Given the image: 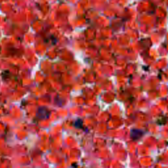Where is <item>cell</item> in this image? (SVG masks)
<instances>
[{
    "label": "cell",
    "instance_id": "6da1fadb",
    "mask_svg": "<svg viewBox=\"0 0 168 168\" xmlns=\"http://www.w3.org/2000/svg\"><path fill=\"white\" fill-rule=\"evenodd\" d=\"M50 114V112L46 107H40L37 112V118L40 120H45L49 117Z\"/></svg>",
    "mask_w": 168,
    "mask_h": 168
},
{
    "label": "cell",
    "instance_id": "3957f363",
    "mask_svg": "<svg viewBox=\"0 0 168 168\" xmlns=\"http://www.w3.org/2000/svg\"><path fill=\"white\" fill-rule=\"evenodd\" d=\"M74 126H75L76 128H82V126H83V122H82V120H80V119H78V120H77L74 122Z\"/></svg>",
    "mask_w": 168,
    "mask_h": 168
},
{
    "label": "cell",
    "instance_id": "7a4b0ae2",
    "mask_svg": "<svg viewBox=\"0 0 168 168\" xmlns=\"http://www.w3.org/2000/svg\"><path fill=\"white\" fill-rule=\"evenodd\" d=\"M143 135V131L139 129H132L131 132V136L134 140H137L141 137Z\"/></svg>",
    "mask_w": 168,
    "mask_h": 168
}]
</instances>
